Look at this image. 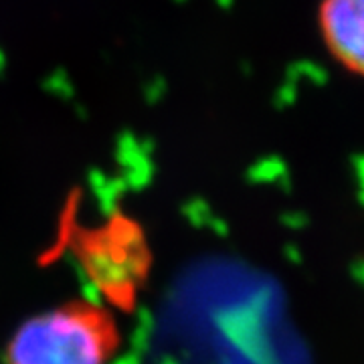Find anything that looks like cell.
<instances>
[{"instance_id": "obj_1", "label": "cell", "mask_w": 364, "mask_h": 364, "mask_svg": "<svg viewBox=\"0 0 364 364\" xmlns=\"http://www.w3.org/2000/svg\"><path fill=\"white\" fill-rule=\"evenodd\" d=\"M69 217L63 219L65 243L79 269L97 289L105 306L132 312L148 286L154 253L138 219L124 210L112 213L100 225L83 227L73 221L75 198L69 200Z\"/></svg>"}, {"instance_id": "obj_2", "label": "cell", "mask_w": 364, "mask_h": 364, "mask_svg": "<svg viewBox=\"0 0 364 364\" xmlns=\"http://www.w3.org/2000/svg\"><path fill=\"white\" fill-rule=\"evenodd\" d=\"M122 328L104 301L69 299L26 318L6 344V364H112Z\"/></svg>"}, {"instance_id": "obj_3", "label": "cell", "mask_w": 364, "mask_h": 364, "mask_svg": "<svg viewBox=\"0 0 364 364\" xmlns=\"http://www.w3.org/2000/svg\"><path fill=\"white\" fill-rule=\"evenodd\" d=\"M316 23L328 57L364 79V0H320Z\"/></svg>"}]
</instances>
